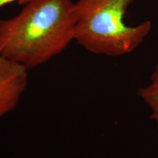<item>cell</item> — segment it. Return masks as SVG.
Instances as JSON below:
<instances>
[{
	"label": "cell",
	"instance_id": "5b68a950",
	"mask_svg": "<svg viewBox=\"0 0 158 158\" xmlns=\"http://www.w3.org/2000/svg\"><path fill=\"white\" fill-rule=\"evenodd\" d=\"M30 0H0V8L4 7V6L8 5L10 3L14 2H17L20 5H23V4H27Z\"/></svg>",
	"mask_w": 158,
	"mask_h": 158
},
{
	"label": "cell",
	"instance_id": "3957f363",
	"mask_svg": "<svg viewBox=\"0 0 158 158\" xmlns=\"http://www.w3.org/2000/svg\"><path fill=\"white\" fill-rule=\"evenodd\" d=\"M27 70L0 53V118L16 107L27 85Z\"/></svg>",
	"mask_w": 158,
	"mask_h": 158
},
{
	"label": "cell",
	"instance_id": "6da1fadb",
	"mask_svg": "<svg viewBox=\"0 0 158 158\" xmlns=\"http://www.w3.org/2000/svg\"><path fill=\"white\" fill-rule=\"evenodd\" d=\"M21 12L0 19V53L30 69L62 53L75 39L72 0H30Z\"/></svg>",
	"mask_w": 158,
	"mask_h": 158
},
{
	"label": "cell",
	"instance_id": "7a4b0ae2",
	"mask_svg": "<svg viewBox=\"0 0 158 158\" xmlns=\"http://www.w3.org/2000/svg\"><path fill=\"white\" fill-rule=\"evenodd\" d=\"M135 0H78L74 2L75 39L95 54L119 56L140 46L152 30L151 21L136 26L124 22Z\"/></svg>",
	"mask_w": 158,
	"mask_h": 158
},
{
	"label": "cell",
	"instance_id": "277c9868",
	"mask_svg": "<svg viewBox=\"0 0 158 158\" xmlns=\"http://www.w3.org/2000/svg\"><path fill=\"white\" fill-rule=\"evenodd\" d=\"M138 96L149 108L152 118L158 123V64L154 69L149 84L138 89Z\"/></svg>",
	"mask_w": 158,
	"mask_h": 158
}]
</instances>
